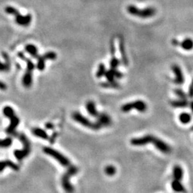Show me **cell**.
I'll return each mask as SVG.
<instances>
[{
  "label": "cell",
  "mask_w": 193,
  "mask_h": 193,
  "mask_svg": "<svg viewBox=\"0 0 193 193\" xmlns=\"http://www.w3.org/2000/svg\"><path fill=\"white\" fill-rule=\"evenodd\" d=\"M127 12L130 15L137 16L142 19H148V18L152 17L155 16L157 10L155 8L152 7H148L144 9H139L138 7L133 4H130L127 7Z\"/></svg>",
  "instance_id": "obj_1"
},
{
  "label": "cell",
  "mask_w": 193,
  "mask_h": 193,
  "mask_svg": "<svg viewBox=\"0 0 193 193\" xmlns=\"http://www.w3.org/2000/svg\"><path fill=\"white\" fill-rule=\"evenodd\" d=\"M5 12L7 14L15 16V22L18 25L22 27H28L32 22V17L31 14H27L26 16H23L19 14V11L14 7L11 6H7L5 8Z\"/></svg>",
  "instance_id": "obj_2"
},
{
  "label": "cell",
  "mask_w": 193,
  "mask_h": 193,
  "mask_svg": "<svg viewBox=\"0 0 193 193\" xmlns=\"http://www.w3.org/2000/svg\"><path fill=\"white\" fill-rule=\"evenodd\" d=\"M135 109L138 111L139 113H144L148 109V104L145 101L142 100H137L133 102L125 103L122 104L121 107V111L123 113H127L129 112L132 111V110Z\"/></svg>",
  "instance_id": "obj_3"
},
{
  "label": "cell",
  "mask_w": 193,
  "mask_h": 193,
  "mask_svg": "<svg viewBox=\"0 0 193 193\" xmlns=\"http://www.w3.org/2000/svg\"><path fill=\"white\" fill-rule=\"evenodd\" d=\"M19 140L22 142L23 144V149L22 150H16L14 152V154L15 157L18 160H22L24 158L27 157V155L29 154L31 150L30 146V142L29 141L28 138L27 136L24 135V134H20L19 135Z\"/></svg>",
  "instance_id": "obj_4"
},
{
  "label": "cell",
  "mask_w": 193,
  "mask_h": 193,
  "mask_svg": "<svg viewBox=\"0 0 193 193\" xmlns=\"http://www.w3.org/2000/svg\"><path fill=\"white\" fill-rule=\"evenodd\" d=\"M72 117L74 119L75 122H77L79 124H80L81 125L85 127L91 129L93 130H100V127L97 124V123L92 122L91 120H89V119L87 118L86 117H84L79 112H75L73 113Z\"/></svg>",
  "instance_id": "obj_5"
},
{
  "label": "cell",
  "mask_w": 193,
  "mask_h": 193,
  "mask_svg": "<svg viewBox=\"0 0 193 193\" xmlns=\"http://www.w3.org/2000/svg\"><path fill=\"white\" fill-rule=\"evenodd\" d=\"M43 151L45 154H48V155L51 156V157L54 158L59 163H60L63 166H68L69 165V163H70V162H69L67 157H64L63 154L60 153V152L57 151L54 149L49 148V147H45L43 149Z\"/></svg>",
  "instance_id": "obj_6"
},
{
  "label": "cell",
  "mask_w": 193,
  "mask_h": 193,
  "mask_svg": "<svg viewBox=\"0 0 193 193\" xmlns=\"http://www.w3.org/2000/svg\"><path fill=\"white\" fill-rule=\"evenodd\" d=\"M78 172V169L76 167H71L69 169V170L67 171V172L66 173L65 175L64 176L63 178H62V186H63L64 189L65 191L68 193H72L74 192V188L72 186L70 182H69V177L71 176L74 175L75 174H76L77 172Z\"/></svg>",
  "instance_id": "obj_7"
},
{
  "label": "cell",
  "mask_w": 193,
  "mask_h": 193,
  "mask_svg": "<svg viewBox=\"0 0 193 193\" xmlns=\"http://www.w3.org/2000/svg\"><path fill=\"white\" fill-rule=\"evenodd\" d=\"M150 144H153L155 148L157 149L162 153L169 154L172 151V148L167 142H165L164 140L154 135L152 137L151 142H150Z\"/></svg>",
  "instance_id": "obj_8"
},
{
  "label": "cell",
  "mask_w": 193,
  "mask_h": 193,
  "mask_svg": "<svg viewBox=\"0 0 193 193\" xmlns=\"http://www.w3.org/2000/svg\"><path fill=\"white\" fill-rule=\"evenodd\" d=\"M152 135H146L142 136L139 137H135L130 139V144L132 146L135 147H142L147 145L148 144H150V142L152 140Z\"/></svg>",
  "instance_id": "obj_9"
},
{
  "label": "cell",
  "mask_w": 193,
  "mask_h": 193,
  "mask_svg": "<svg viewBox=\"0 0 193 193\" xmlns=\"http://www.w3.org/2000/svg\"><path fill=\"white\" fill-rule=\"evenodd\" d=\"M171 68H172V70L174 75V79L173 80L174 83L177 84V85L183 84L185 82V77H184L181 67L177 64H173Z\"/></svg>",
  "instance_id": "obj_10"
},
{
  "label": "cell",
  "mask_w": 193,
  "mask_h": 193,
  "mask_svg": "<svg viewBox=\"0 0 193 193\" xmlns=\"http://www.w3.org/2000/svg\"><path fill=\"white\" fill-rule=\"evenodd\" d=\"M118 46H119V51L120 52L121 56V63L123 64V65L127 66L129 64V60L127 58V55L126 53L125 45H124V41L123 37L120 36L118 39Z\"/></svg>",
  "instance_id": "obj_11"
},
{
  "label": "cell",
  "mask_w": 193,
  "mask_h": 193,
  "mask_svg": "<svg viewBox=\"0 0 193 193\" xmlns=\"http://www.w3.org/2000/svg\"><path fill=\"white\" fill-rule=\"evenodd\" d=\"M10 119L11 122H10V124H9V126L7 127L6 129L7 134L12 136L17 135L16 132V128L17 127V126L19 124L20 119L16 115L12 116Z\"/></svg>",
  "instance_id": "obj_12"
},
{
  "label": "cell",
  "mask_w": 193,
  "mask_h": 193,
  "mask_svg": "<svg viewBox=\"0 0 193 193\" xmlns=\"http://www.w3.org/2000/svg\"><path fill=\"white\" fill-rule=\"evenodd\" d=\"M96 118V122L97 123V124L100 127V128L109 127L111 125L112 123H113L112 118L110 117V116L107 113H100Z\"/></svg>",
  "instance_id": "obj_13"
},
{
  "label": "cell",
  "mask_w": 193,
  "mask_h": 193,
  "mask_svg": "<svg viewBox=\"0 0 193 193\" xmlns=\"http://www.w3.org/2000/svg\"><path fill=\"white\" fill-rule=\"evenodd\" d=\"M123 76H124V75L120 71H119L118 69H111V68H110L109 70H107L105 74H104V77H106L107 81H110V82L115 81L116 78H122Z\"/></svg>",
  "instance_id": "obj_14"
},
{
  "label": "cell",
  "mask_w": 193,
  "mask_h": 193,
  "mask_svg": "<svg viewBox=\"0 0 193 193\" xmlns=\"http://www.w3.org/2000/svg\"><path fill=\"white\" fill-rule=\"evenodd\" d=\"M85 107L88 114H89V115H91L92 117H97V116L99 115V114H100L97 110L96 104H95V102H93V101L90 100L87 102Z\"/></svg>",
  "instance_id": "obj_15"
},
{
  "label": "cell",
  "mask_w": 193,
  "mask_h": 193,
  "mask_svg": "<svg viewBox=\"0 0 193 193\" xmlns=\"http://www.w3.org/2000/svg\"><path fill=\"white\" fill-rule=\"evenodd\" d=\"M17 56L19 59H21L22 60H23V61L26 62V64H27V70L32 72H33L34 68H35V65L33 63L32 60H31L30 59L27 58V57H25V54H24L22 51H19V52L17 53Z\"/></svg>",
  "instance_id": "obj_16"
},
{
  "label": "cell",
  "mask_w": 193,
  "mask_h": 193,
  "mask_svg": "<svg viewBox=\"0 0 193 193\" xmlns=\"http://www.w3.org/2000/svg\"><path fill=\"white\" fill-rule=\"evenodd\" d=\"M33 77L32 72L27 70L23 75L22 77V84L25 88H29L32 85Z\"/></svg>",
  "instance_id": "obj_17"
},
{
  "label": "cell",
  "mask_w": 193,
  "mask_h": 193,
  "mask_svg": "<svg viewBox=\"0 0 193 193\" xmlns=\"http://www.w3.org/2000/svg\"><path fill=\"white\" fill-rule=\"evenodd\" d=\"M180 47L185 51H191L193 49V39L192 38L187 37L180 42Z\"/></svg>",
  "instance_id": "obj_18"
},
{
  "label": "cell",
  "mask_w": 193,
  "mask_h": 193,
  "mask_svg": "<svg viewBox=\"0 0 193 193\" xmlns=\"http://www.w3.org/2000/svg\"><path fill=\"white\" fill-rule=\"evenodd\" d=\"M32 132L34 136H36V137H39V138H41L42 139H45V140H47V139H49V135H47V132L42 128H39V127L32 128Z\"/></svg>",
  "instance_id": "obj_19"
},
{
  "label": "cell",
  "mask_w": 193,
  "mask_h": 193,
  "mask_svg": "<svg viewBox=\"0 0 193 193\" xmlns=\"http://www.w3.org/2000/svg\"><path fill=\"white\" fill-rule=\"evenodd\" d=\"M100 86L104 89H121V84L119 82H116V81H113V82H110V81H107V82H102L100 84Z\"/></svg>",
  "instance_id": "obj_20"
},
{
  "label": "cell",
  "mask_w": 193,
  "mask_h": 193,
  "mask_svg": "<svg viewBox=\"0 0 193 193\" xmlns=\"http://www.w3.org/2000/svg\"><path fill=\"white\" fill-rule=\"evenodd\" d=\"M25 49L33 58L37 59L39 57V54L38 53V49L35 45H32V44H29V45H27L25 46Z\"/></svg>",
  "instance_id": "obj_21"
},
{
  "label": "cell",
  "mask_w": 193,
  "mask_h": 193,
  "mask_svg": "<svg viewBox=\"0 0 193 193\" xmlns=\"http://www.w3.org/2000/svg\"><path fill=\"white\" fill-rule=\"evenodd\" d=\"M7 167H10V168H12V170H19V167H18V165L15 164L14 162H13L11 160L0 161V172L3 171Z\"/></svg>",
  "instance_id": "obj_22"
},
{
  "label": "cell",
  "mask_w": 193,
  "mask_h": 193,
  "mask_svg": "<svg viewBox=\"0 0 193 193\" xmlns=\"http://www.w3.org/2000/svg\"><path fill=\"white\" fill-rule=\"evenodd\" d=\"M190 102L187 101V100H172L170 102V104L172 107L174 108H185L187 107H189Z\"/></svg>",
  "instance_id": "obj_23"
},
{
  "label": "cell",
  "mask_w": 193,
  "mask_h": 193,
  "mask_svg": "<svg viewBox=\"0 0 193 193\" xmlns=\"http://www.w3.org/2000/svg\"><path fill=\"white\" fill-rule=\"evenodd\" d=\"M171 186H172V190H173L174 192H178V193L186 192V190H185V187L182 185L181 181L173 180V181L172 182V185H171Z\"/></svg>",
  "instance_id": "obj_24"
},
{
  "label": "cell",
  "mask_w": 193,
  "mask_h": 193,
  "mask_svg": "<svg viewBox=\"0 0 193 193\" xmlns=\"http://www.w3.org/2000/svg\"><path fill=\"white\" fill-rule=\"evenodd\" d=\"M172 173H173V180L181 181L183 177V170L180 165H175L173 167Z\"/></svg>",
  "instance_id": "obj_25"
},
{
  "label": "cell",
  "mask_w": 193,
  "mask_h": 193,
  "mask_svg": "<svg viewBox=\"0 0 193 193\" xmlns=\"http://www.w3.org/2000/svg\"><path fill=\"white\" fill-rule=\"evenodd\" d=\"M192 119V115L188 113H182L179 115V121L183 124H189Z\"/></svg>",
  "instance_id": "obj_26"
},
{
  "label": "cell",
  "mask_w": 193,
  "mask_h": 193,
  "mask_svg": "<svg viewBox=\"0 0 193 193\" xmlns=\"http://www.w3.org/2000/svg\"><path fill=\"white\" fill-rule=\"evenodd\" d=\"M2 113L4 114V115L8 119H10L12 116L16 115L15 112H14V110L10 106H5L3 108Z\"/></svg>",
  "instance_id": "obj_27"
},
{
  "label": "cell",
  "mask_w": 193,
  "mask_h": 193,
  "mask_svg": "<svg viewBox=\"0 0 193 193\" xmlns=\"http://www.w3.org/2000/svg\"><path fill=\"white\" fill-rule=\"evenodd\" d=\"M37 69L39 71H44V69H45V59L43 57L42 55H39V57L37 59Z\"/></svg>",
  "instance_id": "obj_28"
},
{
  "label": "cell",
  "mask_w": 193,
  "mask_h": 193,
  "mask_svg": "<svg viewBox=\"0 0 193 193\" xmlns=\"http://www.w3.org/2000/svg\"><path fill=\"white\" fill-rule=\"evenodd\" d=\"M106 71H107V69H106L105 64L103 63H100L99 64L98 68H97V70L96 72V77L97 78H101V77H104Z\"/></svg>",
  "instance_id": "obj_29"
},
{
  "label": "cell",
  "mask_w": 193,
  "mask_h": 193,
  "mask_svg": "<svg viewBox=\"0 0 193 193\" xmlns=\"http://www.w3.org/2000/svg\"><path fill=\"white\" fill-rule=\"evenodd\" d=\"M174 94L177 96L179 99H181V100H187L188 97H187V94L184 92L183 89H180V88H176V89H174Z\"/></svg>",
  "instance_id": "obj_30"
},
{
  "label": "cell",
  "mask_w": 193,
  "mask_h": 193,
  "mask_svg": "<svg viewBox=\"0 0 193 193\" xmlns=\"http://www.w3.org/2000/svg\"><path fill=\"white\" fill-rule=\"evenodd\" d=\"M12 144V139L10 137H6L4 139H0V148H7Z\"/></svg>",
  "instance_id": "obj_31"
},
{
  "label": "cell",
  "mask_w": 193,
  "mask_h": 193,
  "mask_svg": "<svg viewBox=\"0 0 193 193\" xmlns=\"http://www.w3.org/2000/svg\"><path fill=\"white\" fill-rule=\"evenodd\" d=\"M121 60H119L118 58L116 57L115 56L113 57L110 61V67L111 69H117V67L120 65Z\"/></svg>",
  "instance_id": "obj_32"
},
{
  "label": "cell",
  "mask_w": 193,
  "mask_h": 193,
  "mask_svg": "<svg viewBox=\"0 0 193 193\" xmlns=\"http://www.w3.org/2000/svg\"><path fill=\"white\" fill-rule=\"evenodd\" d=\"M42 56L45 59V60H55L57 59V55L56 52H54V51H50L45 53Z\"/></svg>",
  "instance_id": "obj_33"
},
{
  "label": "cell",
  "mask_w": 193,
  "mask_h": 193,
  "mask_svg": "<svg viewBox=\"0 0 193 193\" xmlns=\"http://www.w3.org/2000/svg\"><path fill=\"white\" fill-rule=\"evenodd\" d=\"M105 173L109 176H113L116 173V168L113 165H108L105 167Z\"/></svg>",
  "instance_id": "obj_34"
},
{
  "label": "cell",
  "mask_w": 193,
  "mask_h": 193,
  "mask_svg": "<svg viewBox=\"0 0 193 193\" xmlns=\"http://www.w3.org/2000/svg\"><path fill=\"white\" fill-rule=\"evenodd\" d=\"M110 51L112 57H114L116 53V47H115V42L114 39H111L110 42Z\"/></svg>",
  "instance_id": "obj_35"
},
{
  "label": "cell",
  "mask_w": 193,
  "mask_h": 193,
  "mask_svg": "<svg viewBox=\"0 0 193 193\" xmlns=\"http://www.w3.org/2000/svg\"><path fill=\"white\" fill-rule=\"evenodd\" d=\"M1 56H2L4 60L5 64H6L8 67L11 68V61H10V57H9V55L7 54V53L5 52V51H2V52H1Z\"/></svg>",
  "instance_id": "obj_36"
},
{
  "label": "cell",
  "mask_w": 193,
  "mask_h": 193,
  "mask_svg": "<svg viewBox=\"0 0 193 193\" xmlns=\"http://www.w3.org/2000/svg\"><path fill=\"white\" fill-rule=\"evenodd\" d=\"M11 68L8 67L5 64L4 62H1V60H0V72H9L10 71Z\"/></svg>",
  "instance_id": "obj_37"
},
{
  "label": "cell",
  "mask_w": 193,
  "mask_h": 193,
  "mask_svg": "<svg viewBox=\"0 0 193 193\" xmlns=\"http://www.w3.org/2000/svg\"><path fill=\"white\" fill-rule=\"evenodd\" d=\"M187 97H190V98H191V99L193 98V87L192 85H190V87H189L188 93H187Z\"/></svg>",
  "instance_id": "obj_38"
},
{
  "label": "cell",
  "mask_w": 193,
  "mask_h": 193,
  "mask_svg": "<svg viewBox=\"0 0 193 193\" xmlns=\"http://www.w3.org/2000/svg\"><path fill=\"white\" fill-rule=\"evenodd\" d=\"M180 41L177 39H172V41H171V43H172V45L174 46V47H178V46L180 45Z\"/></svg>",
  "instance_id": "obj_39"
},
{
  "label": "cell",
  "mask_w": 193,
  "mask_h": 193,
  "mask_svg": "<svg viewBox=\"0 0 193 193\" xmlns=\"http://www.w3.org/2000/svg\"><path fill=\"white\" fill-rule=\"evenodd\" d=\"M7 89V84L4 83V82L0 81V90H2V91H5Z\"/></svg>",
  "instance_id": "obj_40"
},
{
  "label": "cell",
  "mask_w": 193,
  "mask_h": 193,
  "mask_svg": "<svg viewBox=\"0 0 193 193\" xmlns=\"http://www.w3.org/2000/svg\"><path fill=\"white\" fill-rule=\"evenodd\" d=\"M45 127L47 129V130H52L54 129V125L51 122H48L45 124Z\"/></svg>",
  "instance_id": "obj_41"
},
{
  "label": "cell",
  "mask_w": 193,
  "mask_h": 193,
  "mask_svg": "<svg viewBox=\"0 0 193 193\" xmlns=\"http://www.w3.org/2000/svg\"><path fill=\"white\" fill-rule=\"evenodd\" d=\"M189 107H190L191 111H192L193 113V101H192V102H190V104H189Z\"/></svg>",
  "instance_id": "obj_42"
},
{
  "label": "cell",
  "mask_w": 193,
  "mask_h": 193,
  "mask_svg": "<svg viewBox=\"0 0 193 193\" xmlns=\"http://www.w3.org/2000/svg\"><path fill=\"white\" fill-rule=\"evenodd\" d=\"M191 85H192V87H193V79H192V82H191Z\"/></svg>",
  "instance_id": "obj_43"
}]
</instances>
